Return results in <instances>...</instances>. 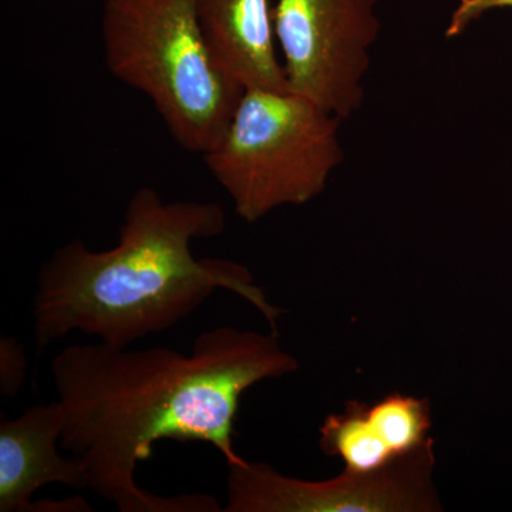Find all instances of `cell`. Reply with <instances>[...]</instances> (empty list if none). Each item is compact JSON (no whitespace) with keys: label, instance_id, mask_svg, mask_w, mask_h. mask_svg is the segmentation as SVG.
Segmentation results:
<instances>
[{"label":"cell","instance_id":"cell-7","mask_svg":"<svg viewBox=\"0 0 512 512\" xmlns=\"http://www.w3.org/2000/svg\"><path fill=\"white\" fill-rule=\"evenodd\" d=\"M429 399L387 394L376 403L348 402L320 426L319 448L345 470L370 474L393 466L430 443Z\"/></svg>","mask_w":512,"mask_h":512},{"label":"cell","instance_id":"cell-8","mask_svg":"<svg viewBox=\"0 0 512 512\" xmlns=\"http://www.w3.org/2000/svg\"><path fill=\"white\" fill-rule=\"evenodd\" d=\"M64 416L59 402L37 403L18 419L0 421V512H32L33 495L46 485L83 490L79 457H63Z\"/></svg>","mask_w":512,"mask_h":512},{"label":"cell","instance_id":"cell-4","mask_svg":"<svg viewBox=\"0 0 512 512\" xmlns=\"http://www.w3.org/2000/svg\"><path fill=\"white\" fill-rule=\"evenodd\" d=\"M342 120L291 90L245 89L205 167L242 221L254 224L325 191L342 164Z\"/></svg>","mask_w":512,"mask_h":512},{"label":"cell","instance_id":"cell-12","mask_svg":"<svg viewBox=\"0 0 512 512\" xmlns=\"http://www.w3.org/2000/svg\"><path fill=\"white\" fill-rule=\"evenodd\" d=\"M92 505L82 497L66 498V500H39L33 503L32 512H89Z\"/></svg>","mask_w":512,"mask_h":512},{"label":"cell","instance_id":"cell-11","mask_svg":"<svg viewBox=\"0 0 512 512\" xmlns=\"http://www.w3.org/2000/svg\"><path fill=\"white\" fill-rule=\"evenodd\" d=\"M497 9L512 10V0H458L457 8L454 9L447 26L446 36L461 35L474 20Z\"/></svg>","mask_w":512,"mask_h":512},{"label":"cell","instance_id":"cell-5","mask_svg":"<svg viewBox=\"0 0 512 512\" xmlns=\"http://www.w3.org/2000/svg\"><path fill=\"white\" fill-rule=\"evenodd\" d=\"M379 0H276L274 28L288 89L340 120L362 107Z\"/></svg>","mask_w":512,"mask_h":512},{"label":"cell","instance_id":"cell-10","mask_svg":"<svg viewBox=\"0 0 512 512\" xmlns=\"http://www.w3.org/2000/svg\"><path fill=\"white\" fill-rule=\"evenodd\" d=\"M28 373V357L20 342L10 336L0 339V393L18 396Z\"/></svg>","mask_w":512,"mask_h":512},{"label":"cell","instance_id":"cell-3","mask_svg":"<svg viewBox=\"0 0 512 512\" xmlns=\"http://www.w3.org/2000/svg\"><path fill=\"white\" fill-rule=\"evenodd\" d=\"M101 39L110 73L147 97L184 150L220 141L244 89L221 72L197 0H103Z\"/></svg>","mask_w":512,"mask_h":512},{"label":"cell","instance_id":"cell-9","mask_svg":"<svg viewBox=\"0 0 512 512\" xmlns=\"http://www.w3.org/2000/svg\"><path fill=\"white\" fill-rule=\"evenodd\" d=\"M202 32L221 72L242 89L286 92L271 0H197Z\"/></svg>","mask_w":512,"mask_h":512},{"label":"cell","instance_id":"cell-2","mask_svg":"<svg viewBox=\"0 0 512 512\" xmlns=\"http://www.w3.org/2000/svg\"><path fill=\"white\" fill-rule=\"evenodd\" d=\"M225 227L220 202L164 201L154 188H138L113 248L93 251L73 239L39 269L32 311L37 350L72 332L128 348L173 328L217 289L244 298L278 332L282 311L254 284L247 266L195 258L192 242L220 237Z\"/></svg>","mask_w":512,"mask_h":512},{"label":"cell","instance_id":"cell-1","mask_svg":"<svg viewBox=\"0 0 512 512\" xmlns=\"http://www.w3.org/2000/svg\"><path fill=\"white\" fill-rule=\"evenodd\" d=\"M296 369L278 332L232 326L198 335L191 355L163 346H69L50 365L64 416L60 447L82 461L86 488L121 512H221L212 495L148 493L137 464L157 441L175 440L210 444L228 467L247 466L234 446L242 394Z\"/></svg>","mask_w":512,"mask_h":512},{"label":"cell","instance_id":"cell-6","mask_svg":"<svg viewBox=\"0 0 512 512\" xmlns=\"http://www.w3.org/2000/svg\"><path fill=\"white\" fill-rule=\"evenodd\" d=\"M434 441L377 473L345 470L326 481L286 477L265 463L228 467L224 512L441 511L433 484Z\"/></svg>","mask_w":512,"mask_h":512}]
</instances>
